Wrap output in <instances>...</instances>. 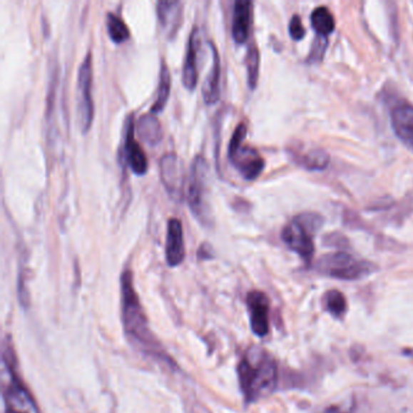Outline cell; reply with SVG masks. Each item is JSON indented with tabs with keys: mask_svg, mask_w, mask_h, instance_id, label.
I'll return each instance as SVG.
<instances>
[{
	"mask_svg": "<svg viewBox=\"0 0 413 413\" xmlns=\"http://www.w3.org/2000/svg\"><path fill=\"white\" fill-rule=\"evenodd\" d=\"M245 402H255L273 393L277 382V362L261 347H251L238 367Z\"/></svg>",
	"mask_w": 413,
	"mask_h": 413,
	"instance_id": "cell-1",
	"label": "cell"
},
{
	"mask_svg": "<svg viewBox=\"0 0 413 413\" xmlns=\"http://www.w3.org/2000/svg\"><path fill=\"white\" fill-rule=\"evenodd\" d=\"M121 305L126 333L142 347H147V350L158 354L157 345L149 331L147 319L133 289V274L130 270H125L121 275Z\"/></svg>",
	"mask_w": 413,
	"mask_h": 413,
	"instance_id": "cell-2",
	"label": "cell"
},
{
	"mask_svg": "<svg viewBox=\"0 0 413 413\" xmlns=\"http://www.w3.org/2000/svg\"><path fill=\"white\" fill-rule=\"evenodd\" d=\"M11 347L3 353V402L5 413H39L34 399L17 377Z\"/></svg>",
	"mask_w": 413,
	"mask_h": 413,
	"instance_id": "cell-3",
	"label": "cell"
},
{
	"mask_svg": "<svg viewBox=\"0 0 413 413\" xmlns=\"http://www.w3.org/2000/svg\"><path fill=\"white\" fill-rule=\"evenodd\" d=\"M187 201L193 215L203 225L211 221L209 204V165L205 158L197 155L193 160L187 185Z\"/></svg>",
	"mask_w": 413,
	"mask_h": 413,
	"instance_id": "cell-4",
	"label": "cell"
},
{
	"mask_svg": "<svg viewBox=\"0 0 413 413\" xmlns=\"http://www.w3.org/2000/svg\"><path fill=\"white\" fill-rule=\"evenodd\" d=\"M321 225L320 216L305 213L293 218L281 232V238L290 249L298 253L305 262L312 261L314 255L313 232Z\"/></svg>",
	"mask_w": 413,
	"mask_h": 413,
	"instance_id": "cell-5",
	"label": "cell"
},
{
	"mask_svg": "<svg viewBox=\"0 0 413 413\" xmlns=\"http://www.w3.org/2000/svg\"><path fill=\"white\" fill-rule=\"evenodd\" d=\"M317 272L341 280H357L374 272L371 262L360 260L348 253H333L319 258Z\"/></svg>",
	"mask_w": 413,
	"mask_h": 413,
	"instance_id": "cell-6",
	"label": "cell"
},
{
	"mask_svg": "<svg viewBox=\"0 0 413 413\" xmlns=\"http://www.w3.org/2000/svg\"><path fill=\"white\" fill-rule=\"evenodd\" d=\"M78 117L81 131L86 133L93 124V61L91 53L88 51L84 60L81 63L78 71Z\"/></svg>",
	"mask_w": 413,
	"mask_h": 413,
	"instance_id": "cell-7",
	"label": "cell"
},
{
	"mask_svg": "<svg viewBox=\"0 0 413 413\" xmlns=\"http://www.w3.org/2000/svg\"><path fill=\"white\" fill-rule=\"evenodd\" d=\"M160 177L170 195L176 200H180L185 193V168L175 153H168L161 158Z\"/></svg>",
	"mask_w": 413,
	"mask_h": 413,
	"instance_id": "cell-8",
	"label": "cell"
},
{
	"mask_svg": "<svg viewBox=\"0 0 413 413\" xmlns=\"http://www.w3.org/2000/svg\"><path fill=\"white\" fill-rule=\"evenodd\" d=\"M246 303L253 333L258 337H265L269 332L268 297L261 291H251L248 295Z\"/></svg>",
	"mask_w": 413,
	"mask_h": 413,
	"instance_id": "cell-9",
	"label": "cell"
},
{
	"mask_svg": "<svg viewBox=\"0 0 413 413\" xmlns=\"http://www.w3.org/2000/svg\"><path fill=\"white\" fill-rule=\"evenodd\" d=\"M135 130H136V125L130 116L126 123V128H125V159L133 173L137 175H145L148 170V159H147L145 151L135 138Z\"/></svg>",
	"mask_w": 413,
	"mask_h": 413,
	"instance_id": "cell-10",
	"label": "cell"
},
{
	"mask_svg": "<svg viewBox=\"0 0 413 413\" xmlns=\"http://www.w3.org/2000/svg\"><path fill=\"white\" fill-rule=\"evenodd\" d=\"M166 261L171 267L180 265L185 256L183 227L176 217L170 218L166 233V248H165Z\"/></svg>",
	"mask_w": 413,
	"mask_h": 413,
	"instance_id": "cell-11",
	"label": "cell"
},
{
	"mask_svg": "<svg viewBox=\"0 0 413 413\" xmlns=\"http://www.w3.org/2000/svg\"><path fill=\"white\" fill-rule=\"evenodd\" d=\"M228 158L246 180H255L265 169L263 158L251 147L241 146L232 157Z\"/></svg>",
	"mask_w": 413,
	"mask_h": 413,
	"instance_id": "cell-12",
	"label": "cell"
},
{
	"mask_svg": "<svg viewBox=\"0 0 413 413\" xmlns=\"http://www.w3.org/2000/svg\"><path fill=\"white\" fill-rule=\"evenodd\" d=\"M199 34L198 27L194 26L189 36L187 51H185V63L182 71V81L188 90L195 88L198 84V49H199Z\"/></svg>",
	"mask_w": 413,
	"mask_h": 413,
	"instance_id": "cell-13",
	"label": "cell"
},
{
	"mask_svg": "<svg viewBox=\"0 0 413 413\" xmlns=\"http://www.w3.org/2000/svg\"><path fill=\"white\" fill-rule=\"evenodd\" d=\"M392 124L397 137L413 151V106H397L392 112Z\"/></svg>",
	"mask_w": 413,
	"mask_h": 413,
	"instance_id": "cell-14",
	"label": "cell"
},
{
	"mask_svg": "<svg viewBox=\"0 0 413 413\" xmlns=\"http://www.w3.org/2000/svg\"><path fill=\"white\" fill-rule=\"evenodd\" d=\"M210 50L213 53V60L210 66L209 72L205 78V83L203 85V96L204 101L208 105L216 103L220 98V76H221V61L220 55L217 53V49L215 45L209 41Z\"/></svg>",
	"mask_w": 413,
	"mask_h": 413,
	"instance_id": "cell-15",
	"label": "cell"
},
{
	"mask_svg": "<svg viewBox=\"0 0 413 413\" xmlns=\"http://www.w3.org/2000/svg\"><path fill=\"white\" fill-rule=\"evenodd\" d=\"M253 3L249 0H237L234 4L232 36L234 41L241 44L248 39L251 26Z\"/></svg>",
	"mask_w": 413,
	"mask_h": 413,
	"instance_id": "cell-16",
	"label": "cell"
},
{
	"mask_svg": "<svg viewBox=\"0 0 413 413\" xmlns=\"http://www.w3.org/2000/svg\"><path fill=\"white\" fill-rule=\"evenodd\" d=\"M182 6L177 0H160L158 1V16L160 24L170 36H173L182 22Z\"/></svg>",
	"mask_w": 413,
	"mask_h": 413,
	"instance_id": "cell-17",
	"label": "cell"
},
{
	"mask_svg": "<svg viewBox=\"0 0 413 413\" xmlns=\"http://www.w3.org/2000/svg\"><path fill=\"white\" fill-rule=\"evenodd\" d=\"M136 130L138 136L145 141L146 143L151 146L158 145L164 136L160 121L155 116H153V113L152 114H143L138 118L136 123Z\"/></svg>",
	"mask_w": 413,
	"mask_h": 413,
	"instance_id": "cell-18",
	"label": "cell"
},
{
	"mask_svg": "<svg viewBox=\"0 0 413 413\" xmlns=\"http://www.w3.org/2000/svg\"><path fill=\"white\" fill-rule=\"evenodd\" d=\"M170 88H171V76L170 71L165 62L161 63L160 79H159V88H158L157 98L153 103L151 112L159 113L164 109L166 102L169 100Z\"/></svg>",
	"mask_w": 413,
	"mask_h": 413,
	"instance_id": "cell-19",
	"label": "cell"
},
{
	"mask_svg": "<svg viewBox=\"0 0 413 413\" xmlns=\"http://www.w3.org/2000/svg\"><path fill=\"white\" fill-rule=\"evenodd\" d=\"M312 24L319 36H326L335 29V19L329 9L319 6L312 12Z\"/></svg>",
	"mask_w": 413,
	"mask_h": 413,
	"instance_id": "cell-20",
	"label": "cell"
},
{
	"mask_svg": "<svg viewBox=\"0 0 413 413\" xmlns=\"http://www.w3.org/2000/svg\"><path fill=\"white\" fill-rule=\"evenodd\" d=\"M106 24H107L108 36L113 41L121 44L123 41H128L130 31L126 24L118 16L117 14L108 12L106 16Z\"/></svg>",
	"mask_w": 413,
	"mask_h": 413,
	"instance_id": "cell-21",
	"label": "cell"
},
{
	"mask_svg": "<svg viewBox=\"0 0 413 413\" xmlns=\"http://www.w3.org/2000/svg\"><path fill=\"white\" fill-rule=\"evenodd\" d=\"M325 308L332 317L341 319L347 313V300L338 290H330L324 297Z\"/></svg>",
	"mask_w": 413,
	"mask_h": 413,
	"instance_id": "cell-22",
	"label": "cell"
},
{
	"mask_svg": "<svg viewBox=\"0 0 413 413\" xmlns=\"http://www.w3.org/2000/svg\"><path fill=\"white\" fill-rule=\"evenodd\" d=\"M246 67H248V81L250 88H255L258 81V71H260V53L256 46H250L246 55Z\"/></svg>",
	"mask_w": 413,
	"mask_h": 413,
	"instance_id": "cell-23",
	"label": "cell"
},
{
	"mask_svg": "<svg viewBox=\"0 0 413 413\" xmlns=\"http://www.w3.org/2000/svg\"><path fill=\"white\" fill-rule=\"evenodd\" d=\"M327 161H329L327 154L321 152L319 149H315V151H310L305 154L302 164L307 166L308 169L320 170L326 168Z\"/></svg>",
	"mask_w": 413,
	"mask_h": 413,
	"instance_id": "cell-24",
	"label": "cell"
},
{
	"mask_svg": "<svg viewBox=\"0 0 413 413\" xmlns=\"http://www.w3.org/2000/svg\"><path fill=\"white\" fill-rule=\"evenodd\" d=\"M246 133H248V128H246V125L244 123H240V124L238 125L235 130H234L233 136L229 141L228 157H232L234 153L237 152L238 149L243 146V141L246 136Z\"/></svg>",
	"mask_w": 413,
	"mask_h": 413,
	"instance_id": "cell-25",
	"label": "cell"
},
{
	"mask_svg": "<svg viewBox=\"0 0 413 413\" xmlns=\"http://www.w3.org/2000/svg\"><path fill=\"white\" fill-rule=\"evenodd\" d=\"M289 29L290 34L296 41H301L302 38L305 36V27L302 24L301 17L298 15H293L292 19L290 21Z\"/></svg>",
	"mask_w": 413,
	"mask_h": 413,
	"instance_id": "cell-26",
	"label": "cell"
},
{
	"mask_svg": "<svg viewBox=\"0 0 413 413\" xmlns=\"http://www.w3.org/2000/svg\"><path fill=\"white\" fill-rule=\"evenodd\" d=\"M404 353H405V355H409V357H413V350H405Z\"/></svg>",
	"mask_w": 413,
	"mask_h": 413,
	"instance_id": "cell-27",
	"label": "cell"
}]
</instances>
